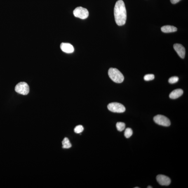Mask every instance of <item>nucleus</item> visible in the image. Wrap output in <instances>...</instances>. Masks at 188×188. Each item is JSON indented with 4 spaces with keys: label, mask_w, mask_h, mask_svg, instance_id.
I'll return each mask as SVG.
<instances>
[{
    "label": "nucleus",
    "mask_w": 188,
    "mask_h": 188,
    "mask_svg": "<svg viewBox=\"0 0 188 188\" xmlns=\"http://www.w3.org/2000/svg\"><path fill=\"white\" fill-rule=\"evenodd\" d=\"M73 14L75 17L82 19H86L89 15V13L87 9L82 7H78L73 11Z\"/></svg>",
    "instance_id": "20e7f679"
},
{
    "label": "nucleus",
    "mask_w": 188,
    "mask_h": 188,
    "mask_svg": "<svg viewBox=\"0 0 188 188\" xmlns=\"http://www.w3.org/2000/svg\"><path fill=\"white\" fill-rule=\"evenodd\" d=\"M15 90L17 93L26 95L29 93V87L27 83L25 82H21L16 85Z\"/></svg>",
    "instance_id": "7ed1b4c3"
},
{
    "label": "nucleus",
    "mask_w": 188,
    "mask_h": 188,
    "mask_svg": "<svg viewBox=\"0 0 188 188\" xmlns=\"http://www.w3.org/2000/svg\"><path fill=\"white\" fill-rule=\"evenodd\" d=\"M155 76L152 74H147L144 77V79L146 81H151L154 79Z\"/></svg>",
    "instance_id": "dca6fc26"
},
{
    "label": "nucleus",
    "mask_w": 188,
    "mask_h": 188,
    "mask_svg": "<svg viewBox=\"0 0 188 188\" xmlns=\"http://www.w3.org/2000/svg\"><path fill=\"white\" fill-rule=\"evenodd\" d=\"M139 188V187H135V188Z\"/></svg>",
    "instance_id": "aec40b11"
},
{
    "label": "nucleus",
    "mask_w": 188,
    "mask_h": 188,
    "mask_svg": "<svg viewBox=\"0 0 188 188\" xmlns=\"http://www.w3.org/2000/svg\"><path fill=\"white\" fill-rule=\"evenodd\" d=\"M183 93V91L180 88L177 89L173 91L169 95V97L171 99H176L182 95Z\"/></svg>",
    "instance_id": "9d476101"
},
{
    "label": "nucleus",
    "mask_w": 188,
    "mask_h": 188,
    "mask_svg": "<svg viewBox=\"0 0 188 188\" xmlns=\"http://www.w3.org/2000/svg\"><path fill=\"white\" fill-rule=\"evenodd\" d=\"M117 129L119 131H122L125 129V124L124 123L118 122L116 124Z\"/></svg>",
    "instance_id": "ddd939ff"
},
{
    "label": "nucleus",
    "mask_w": 188,
    "mask_h": 188,
    "mask_svg": "<svg viewBox=\"0 0 188 188\" xmlns=\"http://www.w3.org/2000/svg\"><path fill=\"white\" fill-rule=\"evenodd\" d=\"M156 178L158 183L162 186H168L171 182L169 178L162 175H158Z\"/></svg>",
    "instance_id": "0eeeda50"
},
{
    "label": "nucleus",
    "mask_w": 188,
    "mask_h": 188,
    "mask_svg": "<svg viewBox=\"0 0 188 188\" xmlns=\"http://www.w3.org/2000/svg\"><path fill=\"white\" fill-rule=\"evenodd\" d=\"M133 134V131L131 129L127 128L125 129L124 132V136L127 138H129Z\"/></svg>",
    "instance_id": "4468645a"
},
{
    "label": "nucleus",
    "mask_w": 188,
    "mask_h": 188,
    "mask_svg": "<svg viewBox=\"0 0 188 188\" xmlns=\"http://www.w3.org/2000/svg\"><path fill=\"white\" fill-rule=\"evenodd\" d=\"M154 121L155 123L162 126H169L171 124L169 119L162 115H157L154 118Z\"/></svg>",
    "instance_id": "423d86ee"
},
{
    "label": "nucleus",
    "mask_w": 188,
    "mask_h": 188,
    "mask_svg": "<svg viewBox=\"0 0 188 188\" xmlns=\"http://www.w3.org/2000/svg\"><path fill=\"white\" fill-rule=\"evenodd\" d=\"M62 148L63 149H68L71 147V145L69 139L67 138H65L62 142Z\"/></svg>",
    "instance_id": "f8f14e48"
},
{
    "label": "nucleus",
    "mask_w": 188,
    "mask_h": 188,
    "mask_svg": "<svg viewBox=\"0 0 188 188\" xmlns=\"http://www.w3.org/2000/svg\"><path fill=\"white\" fill-rule=\"evenodd\" d=\"M84 130L83 127L82 125H78L74 128V131L75 133H80L82 132Z\"/></svg>",
    "instance_id": "2eb2a0df"
},
{
    "label": "nucleus",
    "mask_w": 188,
    "mask_h": 188,
    "mask_svg": "<svg viewBox=\"0 0 188 188\" xmlns=\"http://www.w3.org/2000/svg\"><path fill=\"white\" fill-rule=\"evenodd\" d=\"M179 78L177 76H173L170 77L169 79V82L171 84H173L177 83L178 81Z\"/></svg>",
    "instance_id": "f3484780"
},
{
    "label": "nucleus",
    "mask_w": 188,
    "mask_h": 188,
    "mask_svg": "<svg viewBox=\"0 0 188 188\" xmlns=\"http://www.w3.org/2000/svg\"><path fill=\"white\" fill-rule=\"evenodd\" d=\"M147 188H152V187H151V186H148Z\"/></svg>",
    "instance_id": "6ab92c4d"
},
{
    "label": "nucleus",
    "mask_w": 188,
    "mask_h": 188,
    "mask_svg": "<svg viewBox=\"0 0 188 188\" xmlns=\"http://www.w3.org/2000/svg\"><path fill=\"white\" fill-rule=\"evenodd\" d=\"M108 109L111 112L117 113L124 112L125 108L123 104L118 102H112L108 104Z\"/></svg>",
    "instance_id": "39448f33"
},
{
    "label": "nucleus",
    "mask_w": 188,
    "mask_h": 188,
    "mask_svg": "<svg viewBox=\"0 0 188 188\" xmlns=\"http://www.w3.org/2000/svg\"><path fill=\"white\" fill-rule=\"evenodd\" d=\"M174 50L177 52L181 58L184 59L185 55V49L182 44H175L173 45Z\"/></svg>",
    "instance_id": "6e6552de"
},
{
    "label": "nucleus",
    "mask_w": 188,
    "mask_h": 188,
    "mask_svg": "<svg viewBox=\"0 0 188 188\" xmlns=\"http://www.w3.org/2000/svg\"><path fill=\"white\" fill-rule=\"evenodd\" d=\"M115 21L118 26L125 24L127 18L126 11L124 2L122 0L116 2L114 8Z\"/></svg>",
    "instance_id": "f257e3e1"
},
{
    "label": "nucleus",
    "mask_w": 188,
    "mask_h": 188,
    "mask_svg": "<svg viewBox=\"0 0 188 188\" xmlns=\"http://www.w3.org/2000/svg\"><path fill=\"white\" fill-rule=\"evenodd\" d=\"M181 0H170L172 4H176V3H178Z\"/></svg>",
    "instance_id": "a211bd4d"
},
{
    "label": "nucleus",
    "mask_w": 188,
    "mask_h": 188,
    "mask_svg": "<svg viewBox=\"0 0 188 188\" xmlns=\"http://www.w3.org/2000/svg\"><path fill=\"white\" fill-rule=\"evenodd\" d=\"M60 48L63 52L67 53H72L74 50V47L68 43H62L60 45Z\"/></svg>",
    "instance_id": "1a4fd4ad"
},
{
    "label": "nucleus",
    "mask_w": 188,
    "mask_h": 188,
    "mask_svg": "<svg viewBox=\"0 0 188 188\" xmlns=\"http://www.w3.org/2000/svg\"><path fill=\"white\" fill-rule=\"evenodd\" d=\"M161 30L164 33H170L176 31L177 28L173 26L167 25L162 27L161 28Z\"/></svg>",
    "instance_id": "9b49d317"
},
{
    "label": "nucleus",
    "mask_w": 188,
    "mask_h": 188,
    "mask_svg": "<svg viewBox=\"0 0 188 188\" xmlns=\"http://www.w3.org/2000/svg\"><path fill=\"white\" fill-rule=\"evenodd\" d=\"M108 74L111 79L116 83H121L124 80V77L122 74L115 68H110Z\"/></svg>",
    "instance_id": "f03ea898"
}]
</instances>
